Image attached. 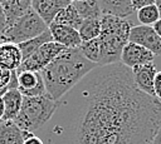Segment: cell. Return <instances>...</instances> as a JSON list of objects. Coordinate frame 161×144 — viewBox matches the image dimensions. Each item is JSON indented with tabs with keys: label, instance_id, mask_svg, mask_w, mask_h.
Listing matches in <instances>:
<instances>
[{
	"label": "cell",
	"instance_id": "cell-18",
	"mask_svg": "<svg viewBox=\"0 0 161 144\" xmlns=\"http://www.w3.org/2000/svg\"><path fill=\"white\" fill-rule=\"evenodd\" d=\"M54 24H59V25H65V26H70L75 30H78L83 23V19L79 16L77 9L74 8L73 3H70L68 6H65L64 9H62L54 18L53 20Z\"/></svg>",
	"mask_w": 161,
	"mask_h": 144
},
{
	"label": "cell",
	"instance_id": "cell-11",
	"mask_svg": "<svg viewBox=\"0 0 161 144\" xmlns=\"http://www.w3.org/2000/svg\"><path fill=\"white\" fill-rule=\"evenodd\" d=\"M48 29L50 31L53 41L63 45L67 49H77L82 45V39L79 36L78 30H75L70 26L52 23L48 26Z\"/></svg>",
	"mask_w": 161,
	"mask_h": 144
},
{
	"label": "cell",
	"instance_id": "cell-2",
	"mask_svg": "<svg viewBox=\"0 0 161 144\" xmlns=\"http://www.w3.org/2000/svg\"><path fill=\"white\" fill-rule=\"evenodd\" d=\"M99 65L87 60L79 48L65 49L40 74L49 98L59 101L88 73Z\"/></svg>",
	"mask_w": 161,
	"mask_h": 144
},
{
	"label": "cell",
	"instance_id": "cell-6",
	"mask_svg": "<svg viewBox=\"0 0 161 144\" xmlns=\"http://www.w3.org/2000/svg\"><path fill=\"white\" fill-rule=\"evenodd\" d=\"M67 48L63 45L55 43V41H49L42 45L33 55H30L28 59H25L19 69V71H36L40 73L44 68H47L57 56H59Z\"/></svg>",
	"mask_w": 161,
	"mask_h": 144
},
{
	"label": "cell",
	"instance_id": "cell-21",
	"mask_svg": "<svg viewBox=\"0 0 161 144\" xmlns=\"http://www.w3.org/2000/svg\"><path fill=\"white\" fill-rule=\"evenodd\" d=\"M79 36L83 41H89L99 38L101 34V19H87L83 20L80 28L78 29Z\"/></svg>",
	"mask_w": 161,
	"mask_h": 144
},
{
	"label": "cell",
	"instance_id": "cell-24",
	"mask_svg": "<svg viewBox=\"0 0 161 144\" xmlns=\"http://www.w3.org/2000/svg\"><path fill=\"white\" fill-rule=\"evenodd\" d=\"M11 75H13V71L0 66V94L1 95L8 90V85L11 80Z\"/></svg>",
	"mask_w": 161,
	"mask_h": 144
},
{
	"label": "cell",
	"instance_id": "cell-4",
	"mask_svg": "<svg viewBox=\"0 0 161 144\" xmlns=\"http://www.w3.org/2000/svg\"><path fill=\"white\" fill-rule=\"evenodd\" d=\"M58 101L48 95L23 98V104L18 116L13 120L23 131L33 133L43 128L55 114Z\"/></svg>",
	"mask_w": 161,
	"mask_h": 144
},
{
	"label": "cell",
	"instance_id": "cell-5",
	"mask_svg": "<svg viewBox=\"0 0 161 144\" xmlns=\"http://www.w3.org/2000/svg\"><path fill=\"white\" fill-rule=\"evenodd\" d=\"M47 30L48 25L33 9H30L13 25L6 28L3 34L8 43H14L18 45L44 34Z\"/></svg>",
	"mask_w": 161,
	"mask_h": 144
},
{
	"label": "cell",
	"instance_id": "cell-28",
	"mask_svg": "<svg viewBox=\"0 0 161 144\" xmlns=\"http://www.w3.org/2000/svg\"><path fill=\"white\" fill-rule=\"evenodd\" d=\"M6 29V20H5V14H4V9L1 5V0H0V33H3Z\"/></svg>",
	"mask_w": 161,
	"mask_h": 144
},
{
	"label": "cell",
	"instance_id": "cell-31",
	"mask_svg": "<svg viewBox=\"0 0 161 144\" xmlns=\"http://www.w3.org/2000/svg\"><path fill=\"white\" fill-rule=\"evenodd\" d=\"M152 144H161V129L158 130L157 135L155 136V139H153V143H152Z\"/></svg>",
	"mask_w": 161,
	"mask_h": 144
},
{
	"label": "cell",
	"instance_id": "cell-25",
	"mask_svg": "<svg viewBox=\"0 0 161 144\" xmlns=\"http://www.w3.org/2000/svg\"><path fill=\"white\" fill-rule=\"evenodd\" d=\"M153 91H155V96L161 100V71H157V74H156V76H155Z\"/></svg>",
	"mask_w": 161,
	"mask_h": 144
},
{
	"label": "cell",
	"instance_id": "cell-19",
	"mask_svg": "<svg viewBox=\"0 0 161 144\" xmlns=\"http://www.w3.org/2000/svg\"><path fill=\"white\" fill-rule=\"evenodd\" d=\"M49 41H53V39H52L50 31L48 29L44 34H42V35H39V36H36L34 39H30L28 41L18 44V46L20 49V53H21V56H23V61L25 59H28L30 55H33L42 45H44L45 43H49Z\"/></svg>",
	"mask_w": 161,
	"mask_h": 144
},
{
	"label": "cell",
	"instance_id": "cell-9",
	"mask_svg": "<svg viewBox=\"0 0 161 144\" xmlns=\"http://www.w3.org/2000/svg\"><path fill=\"white\" fill-rule=\"evenodd\" d=\"M153 58H155V55L151 51H148L147 49L128 41L122 50L121 63L125 66H127L128 69H132V68H136L140 65L153 63Z\"/></svg>",
	"mask_w": 161,
	"mask_h": 144
},
{
	"label": "cell",
	"instance_id": "cell-20",
	"mask_svg": "<svg viewBox=\"0 0 161 144\" xmlns=\"http://www.w3.org/2000/svg\"><path fill=\"white\" fill-rule=\"evenodd\" d=\"M73 5L83 20L102 18V11L97 0H80L73 3Z\"/></svg>",
	"mask_w": 161,
	"mask_h": 144
},
{
	"label": "cell",
	"instance_id": "cell-26",
	"mask_svg": "<svg viewBox=\"0 0 161 144\" xmlns=\"http://www.w3.org/2000/svg\"><path fill=\"white\" fill-rule=\"evenodd\" d=\"M132 3V6L135 9V11L145 8V6H148V5H153L155 4V0H131Z\"/></svg>",
	"mask_w": 161,
	"mask_h": 144
},
{
	"label": "cell",
	"instance_id": "cell-27",
	"mask_svg": "<svg viewBox=\"0 0 161 144\" xmlns=\"http://www.w3.org/2000/svg\"><path fill=\"white\" fill-rule=\"evenodd\" d=\"M24 144H44V143H43V140L39 136L34 135L33 133H26Z\"/></svg>",
	"mask_w": 161,
	"mask_h": 144
},
{
	"label": "cell",
	"instance_id": "cell-29",
	"mask_svg": "<svg viewBox=\"0 0 161 144\" xmlns=\"http://www.w3.org/2000/svg\"><path fill=\"white\" fill-rule=\"evenodd\" d=\"M152 28H153V30L156 31V34L161 38V18H160V19H158L153 25H152Z\"/></svg>",
	"mask_w": 161,
	"mask_h": 144
},
{
	"label": "cell",
	"instance_id": "cell-10",
	"mask_svg": "<svg viewBox=\"0 0 161 144\" xmlns=\"http://www.w3.org/2000/svg\"><path fill=\"white\" fill-rule=\"evenodd\" d=\"M131 73H132V78H133L136 86L145 94H147L150 96H155L153 81H155V76L157 74L156 65L153 63L140 65V66L132 68Z\"/></svg>",
	"mask_w": 161,
	"mask_h": 144
},
{
	"label": "cell",
	"instance_id": "cell-17",
	"mask_svg": "<svg viewBox=\"0 0 161 144\" xmlns=\"http://www.w3.org/2000/svg\"><path fill=\"white\" fill-rule=\"evenodd\" d=\"M4 101V118L3 120H14L21 108L23 104V95L18 89H9L3 95Z\"/></svg>",
	"mask_w": 161,
	"mask_h": 144
},
{
	"label": "cell",
	"instance_id": "cell-1",
	"mask_svg": "<svg viewBox=\"0 0 161 144\" xmlns=\"http://www.w3.org/2000/svg\"><path fill=\"white\" fill-rule=\"evenodd\" d=\"M59 104L73 116V144H152L161 100L141 91L122 63L88 73Z\"/></svg>",
	"mask_w": 161,
	"mask_h": 144
},
{
	"label": "cell",
	"instance_id": "cell-15",
	"mask_svg": "<svg viewBox=\"0 0 161 144\" xmlns=\"http://www.w3.org/2000/svg\"><path fill=\"white\" fill-rule=\"evenodd\" d=\"M1 5L5 14L6 28H9L31 9V0H1Z\"/></svg>",
	"mask_w": 161,
	"mask_h": 144
},
{
	"label": "cell",
	"instance_id": "cell-33",
	"mask_svg": "<svg viewBox=\"0 0 161 144\" xmlns=\"http://www.w3.org/2000/svg\"><path fill=\"white\" fill-rule=\"evenodd\" d=\"M4 43H8V41H6L5 36H4V34H3V33H0V45H1V44H4Z\"/></svg>",
	"mask_w": 161,
	"mask_h": 144
},
{
	"label": "cell",
	"instance_id": "cell-7",
	"mask_svg": "<svg viewBox=\"0 0 161 144\" xmlns=\"http://www.w3.org/2000/svg\"><path fill=\"white\" fill-rule=\"evenodd\" d=\"M128 41L147 49L155 56L161 55V38L156 34L152 26H147V25L132 26L130 31Z\"/></svg>",
	"mask_w": 161,
	"mask_h": 144
},
{
	"label": "cell",
	"instance_id": "cell-16",
	"mask_svg": "<svg viewBox=\"0 0 161 144\" xmlns=\"http://www.w3.org/2000/svg\"><path fill=\"white\" fill-rule=\"evenodd\" d=\"M26 133L13 120L0 121V144H24Z\"/></svg>",
	"mask_w": 161,
	"mask_h": 144
},
{
	"label": "cell",
	"instance_id": "cell-3",
	"mask_svg": "<svg viewBox=\"0 0 161 144\" xmlns=\"http://www.w3.org/2000/svg\"><path fill=\"white\" fill-rule=\"evenodd\" d=\"M132 25L113 15H102L101 18V61L99 66L121 63V54L128 43Z\"/></svg>",
	"mask_w": 161,
	"mask_h": 144
},
{
	"label": "cell",
	"instance_id": "cell-13",
	"mask_svg": "<svg viewBox=\"0 0 161 144\" xmlns=\"http://www.w3.org/2000/svg\"><path fill=\"white\" fill-rule=\"evenodd\" d=\"M23 63V56L20 49L14 43H4L0 45V66L10 70L16 71Z\"/></svg>",
	"mask_w": 161,
	"mask_h": 144
},
{
	"label": "cell",
	"instance_id": "cell-14",
	"mask_svg": "<svg viewBox=\"0 0 161 144\" xmlns=\"http://www.w3.org/2000/svg\"><path fill=\"white\" fill-rule=\"evenodd\" d=\"M102 15H113L117 18H127L135 13L131 0H97Z\"/></svg>",
	"mask_w": 161,
	"mask_h": 144
},
{
	"label": "cell",
	"instance_id": "cell-22",
	"mask_svg": "<svg viewBox=\"0 0 161 144\" xmlns=\"http://www.w3.org/2000/svg\"><path fill=\"white\" fill-rule=\"evenodd\" d=\"M79 50L82 51L83 56L99 65V61H101V43H99V39H93V40H89V41H83L82 45L79 46Z\"/></svg>",
	"mask_w": 161,
	"mask_h": 144
},
{
	"label": "cell",
	"instance_id": "cell-23",
	"mask_svg": "<svg viewBox=\"0 0 161 144\" xmlns=\"http://www.w3.org/2000/svg\"><path fill=\"white\" fill-rule=\"evenodd\" d=\"M160 13L158 9L156 8V5H148L145 6L140 10H137V19L140 21L141 25H147V26H152L158 19H160Z\"/></svg>",
	"mask_w": 161,
	"mask_h": 144
},
{
	"label": "cell",
	"instance_id": "cell-8",
	"mask_svg": "<svg viewBox=\"0 0 161 144\" xmlns=\"http://www.w3.org/2000/svg\"><path fill=\"white\" fill-rule=\"evenodd\" d=\"M18 90L23 96L34 98L48 95L44 85V80L40 73L36 71H16Z\"/></svg>",
	"mask_w": 161,
	"mask_h": 144
},
{
	"label": "cell",
	"instance_id": "cell-34",
	"mask_svg": "<svg viewBox=\"0 0 161 144\" xmlns=\"http://www.w3.org/2000/svg\"><path fill=\"white\" fill-rule=\"evenodd\" d=\"M70 3H75V1H80V0H69Z\"/></svg>",
	"mask_w": 161,
	"mask_h": 144
},
{
	"label": "cell",
	"instance_id": "cell-12",
	"mask_svg": "<svg viewBox=\"0 0 161 144\" xmlns=\"http://www.w3.org/2000/svg\"><path fill=\"white\" fill-rule=\"evenodd\" d=\"M70 4L69 0H31V9L49 26L55 15Z\"/></svg>",
	"mask_w": 161,
	"mask_h": 144
},
{
	"label": "cell",
	"instance_id": "cell-30",
	"mask_svg": "<svg viewBox=\"0 0 161 144\" xmlns=\"http://www.w3.org/2000/svg\"><path fill=\"white\" fill-rule=\"evenodd\" d=\"M4 118V101H3V98L0 95V121L3 120Z\"/></svg>",
	"mask_w": 161,
	"mask_h": 144
},
{
	"label": "cell",
	"instance_id": "cell-32",
	"mask_svg": "<svg viewBox=\"0 0 161 144\" xmlns=\"http://www.w3.org/2000/svg\"><path fill=\"white\" fill-rule=\"evenodd\" d=\"M155 5L158 9V13H160V16H161V0H155Z\"/></svg>",
	"mask_w": 161,
	"mask_h": 144
}]
</instances>
